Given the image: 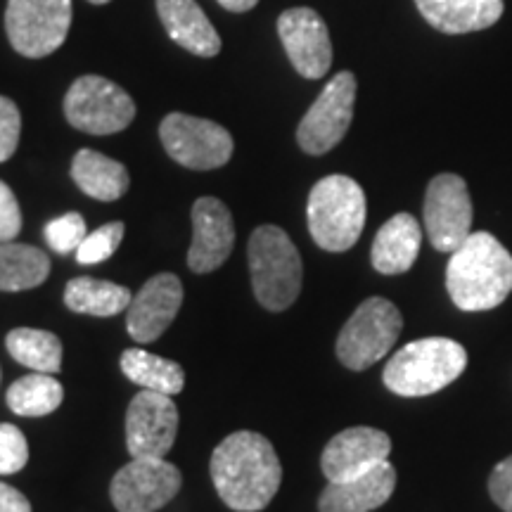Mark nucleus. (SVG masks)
<instances>
[{"label":"nucleus","mask_w":512,"mask_h":512,"mask_svg":"<svg viewBox=\"0 0 512 512\" xmlns=\"http://www.w3.org/2000/svg\"><path fill=\"white\" fill-rule=\"evenodd\" d=\"M420 15L441 34H470L494 27L503 0H415Z\"/></svg>","instance_id":"nucleus-21"},{"label":"nucleus","mask_w":512,"mask_h":512,"mask_svg":"<svg viewBox=\"0 0 512 512\" xmlns=\"http://www.w3.org/2000/svg\"><path fill=\"white\" fill-rule=\"evenodd\" d=\"M88 3H93V5H107V3H110V0H88Z\"/></svg>","instance_id":"nucleus-36"},{"label":"nucleus","mask_w":512,"mask_h":512,"mask_svg":"<svg viewBox=\"0 0 512 512\" xmlns=\"http://www.w3.org/2000/svg\"><path fill=\"white\" fill-rule=\"evenodd\" d=\"M126 226L121 221H112L100 226L98 230L86 235V240L81 242V247L76 249V261L83 266L102 264V261L112 259L114 252H117L121 240H124Z\"/></svg>","instance_id":"nucleus-28"},{"label":"nucleus","mask_w":512,"mask_h":512,"mask_svg":"<svg viewBox=\"0 0 512 512\" xmlns=\"http://www.w3.org/2000/svg\"><path fill=\"white\" fill-rule=\"evenodd\" d=\"M422 228L413 214H396L377 230L370 261L373 268L382 275H401L411 271L420 254Z\"/></svg>","instance_id":"nucleus-20"},{"label":"nucleus","mask_w":512,"mask_h":512,"mask_svg":"<svg viewBox=\"0 0 512 512\" xmlns=\"http://www.w3.org/2000/svg\"><path fill=\"white\" fill-rule=\"evenodd\" d=\"M64 117L91 136H112L136 119V102L105 76H79L64 95Z\"/></svg>","instance_id":"nucleus-7"},{"label":"nucleus","mask_w":512,"mask_h":512,"mask_svg":"<svg viewBox=\"0 0 512 512\" xmlns=\"http://www.w3.org/2000/svg\"><path fill=\"white\" fill-rule=\"evenodd\" d=\"M164 150L185 169H221L233 157V136L221 124L209 119L174 112L159 126Z\"/></svg>","instance_id":"nucleus-9"},{"label":"nucleus","mask_w":512,"mask_h":512,"mask_svg":"<svg viewBox=\"0 0 512 512\" xmlns=\"http://www.w3.org/2000/svg\"><path fill=\"white\" fill-rule=\"evenodd\" d=\"M306 221L313 242L325 252H347L366 226V192L354 178L332 174L311 188Z\"/></svg>","instance_id":"nucleus-4"},{"label":"nucleus","mask_w":512,"mask_h":512,"mask_svg":"<svg viewBox=\"0 0 512 512\" xmlns=\"http://www.w3.org/2000/svg\"><path fill=\"white\" fill-rule=\"evenodd\" d=\"M489 494L505 512H512V456L501 460L489 477Z\"/></svg>","instance_id":"nucleus-33"},{"label":"nucleus","mask_w":512,"mask_h":512,"mask_svg":"<svg viewBox=\"0 0 512 512\" xmlns=\"http://www.w3.org/2000/svg\"><path fill=\"white\" fill-rule=\"evenodd\" d=\"M356 105V76L339 72L320 91L297 128V143L306 155L320 157L347 136Z\"/></svg>","instance_id":"nucleus-10"},{"label":"nucleus","mask_w":512,"mask_h":512,"mask_svg":"<svg viewBox=\"0 0 512 512\" xmlns=\"http://www.w3.org/2000/svg\"><path fill=\"white\" fill-rule=\"evenodd\" d=\"M183 477L164 458H133L110 484V496L119 512H157L181 491Z\"/></svg>","instance_id":"nucleus-12"},{"label":"nucleus","mask_w":512,"mask_h":512,"mask_svg":"<svg viewBox=\"0 0 512 512\" xmlns=\"http://www.w3.org/2000/svg\"><path fill=\"white\" fill-rule=\"evenodd\" d=\"M0 512H31V503L15 486L0 482Z\"/></svg>","instance_id":"nucleus-34"},{"label":"nucleus","mask_w":512,"mask_h":512,"mask_svg":"<svg viewBox=\"0 0 512 512\" xmlns=\"http://www.w3.org/2000/svg\"><path fill=\"white\" fill-rule=\"evenodd\" d=\"M157 15L176 46L197 57L221 53V36L197 0H157Z\"/></svg>","instance_id":"nucleus-19"},{"label":"nucleus","mask_w":512,"mask_h":512,"mask_svg":"<svg viewBox=\"0 0 512 512\" xmlns=\"http://www.w3.org/2000/svg\"><path fill=\"white\" fill-rule=\"evenodd\" d=\"M211 482L230 510L259 512L278 494L283 465L259 432H233L211 453Z\"/></svg>","instance_id":"nucleus-1"},{"label":"nucleus","mask_w":512,"mask_h":512,"mask_svg":"<svg viewBox=\"0 0 512 512\" xmlns=\"http://www.w3.org/2000/svg\"><path fill=\"white\" fill-rule=\"evenodd\" d=\"M5 347L19 366H27L36 373L57 375L62 370V342L55 332L15 328L5 337Z\"/></svg>","instance_id":"nucleus-26"},{"label":"nucleus","mask_w":512,"mask_h":512,"mask_svg":"<svg viewBox=\"0 0 512 512\" xmlns=\"http://www.w3.org/2000/svg\"><path fill=\"white\" fill-rule=\"evenodd\" d=\"M216 3L230 12H247V10H252L259 0H216Z\"/></svg>","instance_id":"nucleus-35"},{"label":"nucleus","mask_w":512,"mask_h":512,"mask_svg":"<svg viewBox=\"0 0 512 512\" xmlns=\"http://www.w3.org/2000/svg\"><path fill=\"white\" fill-rule=\"evenodd\" d=\"M401 328V311L389 299L370 297L339 332L337 358L349 370H368L392 351Z\"/></svg>","instance_id":"nucleus-6"},{"label":"nucleus","mask_w":512,"mask_h":512,"mask_svg":"<svg viewBox=\"0 0 512 512\" xmlns=\"http://www.w3.org/2000/svg\"><path fill=\"white\" fill-rule=\"evenodd\" d=\"M235 247V223L230 209L216 197H200L192 204V245L188 266L195 273H211L228 261Z\"/></svg>","instance_id":"nucleus-16"},{"label":"nucleus","mask_w":512,"mask_h":512,"mask_svg":"<svg viewBox=\"0 0 512 512\" xmlns=\"http://www.w3.org/2000/svg\"><path fill=\"white\" fill-rule=\"evenodd\" d=\"M425 230L437 252L451 254L472 235V200L467 183L456 174H439L427 185Z\"/></svg>","instance_id":"nucleus-11"},{"label":"nucleus","mask_w":512,"mask_h":512,"mask_svg":"<svg viewBox=\"0 0 512 512\" xmlns=\"http://www.w3.org/2000/svg\"><path fill=\"white\" fill-rule=\"evenodd\" d=\"M121 373L133 384H140V389H150V392L176 396L185 387L183 366L145 349H126L121 354Z\"/></svg>","instance_id":"nucleus-25"},{"label":"nucleus","mask_w":512,"mask_h":512,"mask_svg":"<svg viewBox=\"0 0 512 512\" xmlns=\"http://www.w3.org/2000/svg\"><path fill=\"white\" fill-rule=\"evenodd\" d=\"M183 306V283L174 273H159L140 287L126 309L128 335L138 344L159 339Z\"/></svg>","instance_id":"nucleus-15"},{"label":"nucleus","mask_w":512,"mask_h":512,"mask_svg":"<svg viewBox=\"0 0 512 512\" xmlns=\"http://www.w3.org/2000/svg\"><path fill=\"white\" fill-rule=\"evenodd\" d=\"M178 432V408L169 394L140 389L126 411V446L131 458H164Z\"/></svg>","instance_id":"nucleus-13"},{"label":"nucleus","mask_w":512,"mask_h":512,"mask_svg":"<svg viewBox=\"0 0 512 512\" xmlns=\"http://www.w3.org/2000/svg\"><path fill=\"white\" fill-rule=\"evenodd\" d=\"M389 453H392V439L387 432L375 427H349L328 441L320 456V467L330 482H344L373 470L389 458Z\"/></svg>","instance_id":"nucleus-17"},{"label":"nucleus","mask_w":512,"mask_h":512,"mask_svg":"<svg viewBox=\"0 0 512 512\" xmlns=\"http://www.w3.org/2000/svg\"><path fill=\"white\" fill-rule=\"evenodd\" d=\"M19 133H22V114L19 107L5 95H0V164L17 152Z\"/></svg>","instance_id":"nucleus-31"},{"label":"nucleus","mask_w":512,"mask_h":512,"mask_svg":"<svg viewBox=\"0 0 512 512\" xmlns=\"http://www.w3.org/2000/svg\"><path fill=\"white\" fill-rule=\"evenodd\" d=\"M72 178L83 195L100 202L119 200L121 195H126L128 183H131L124 164L105 157L102 152L88 150V147L76 152L72 162Z\"/></svg>","instance_id":"nucleus-22"},{"label":"nucleus","mask_w":512,"mask_h":512,"mask_svg":"<svg viewBox=\"0 0 512 512\" xmlns=\"http://www.w3.org/2000/svg\"><path fill=\"white\" fill-rule=\"evenodd\" d=\"M396 489V470L389 460H382L363 475L330 482L318 501L320 512H370L382 508Z\"/></svg>","instance_id":"nucleus-18"},{"label":"nucleus","mask_w":512,"mask_h":512,"mask_svg":"<svg viewBox=\"0 0 512 512\" xmlns=\"http://www.w3.org/2000/svg\"><path fill=\"white\" fill-rule=\"evenodd\" d=\"M88 228L86 221H83L81 214L76 211H69V214H62L53 219L46 226V242L50 249L57 254H69L81 247V242L86 240Z\"/></svg>","instance_id":"nucleus-29"},{"label":"nucleus","mask_w":512,"mask_h":512,"mask_svg":"<svg viewBox=\"0 0 512 512\" xmlns=\"http://www.w3.org/2000/svg\"><path fill=\"white\" fill-rule=\"evenodd\" d=\"M50 275V259L38 247L0 242V290L24 292L43 285Z\"/></svg>","instance_id":"nucleus-23"},{"label":"nucleus","mask_w":512,"mask_h":512,"mask_svg":"<svg viewBox=\"0 0 512 512\" xmlns=\"http://www.w3.org/2000/svg\"><path fill=\"white\" fill-rule=\"evenodd\" d=\"M254 297L268 311H285L302 292V256L278 226H259L247 245Z\"/></svg>","instance_id":"nucleus-5"},{"label":"nucleus","mask_w":512,"mask_h":512,"mask_svg":"<svg viewBox=\"0 0 512 512\" xmlns=\"http://www.w3.org/2000/svg\"><path fill=\"white\" fill-rule=\"evenodd\" d=\"M465 368L467 351L463 344L446 337H425L396 351L384 366L382 380L389 392L418 399L446 389Z\"/></svg>","instance_id":"nucleus-3"},{"label":"nucleus","mask_w":512,"mask_h":512,"mask_svg":"<svg viewBox=\"0 0 512 512\" xmlns=\"http://www.w3.org/2000/svg\"><path fill=\"white\" fill-rule=\"evenodd\" d=\"M29 463V444L22 430L10 422L0 425V475H17Z\"/></svg>","instance_id":"nucleus-30"},{"label":"nucleus","mask_w":512,"mask_h":512,"mask_svg":"<svg viewBox=\"0 0 512 512\" xmlns=\"http://www.w3.org/2000/svg\"><path fill=\"white\" fill-rule=\"evenodd\" d=\"M22 230V209L8 183L0 181V242H12Z\"/></svg>","instance_id":"nucleus-32"},{"label":"nucleus","mask_w":512,"mask_h":512,"mask_svg":"<svg viewBox=\"0 0 512 512\" xmlns=\"http://www.w3.org/2000/svg\"><path fill=\"white\" fill-rule=\"evenodd\" d=\"M448 297L460 311H489L512 292V254L491 233H472L446 266Z\"/></svg>","instance_id":"nucleus-2"},{"label":"nucleus","mask_w":512,"mask_h":512,"mask_svg":"<svg viewBox=\"0 0 512 512\" xmlns=\"http://www.w3.org/2000/svg\"><path fill=\"white\" fill-rule=\"evenodd\" d=\"M62 399V384L50 373H36V370L12 382L8 394H5L10 411L22 415V418H43V415L55 413Z\"/></svg>","instance_id":"nucleus-27"},{"label":"nucleus","mask_w":512,"mask_h":512,"mask_svg":"<svg viewBox=\"0 0 512 512\" xmlns=\"http://www.w3.org/2000/svg\"><path fill=\"white\" fill-rule=\"evenodd\" d=\"M72 27V0H8L5 31L19 55L41 60L62 46Z\"/></svg>","instance_id":"nucleus-8"},{"label":"nucleus","mask_w":512,"mask_h":512,"mask_svg":"<svg viewBox=\"0 0 512 512\" xmlns=\"http://www.w3.org/2000/svg\"><path fill=\"white\" fill-rule=\"evenodd\" d=\"M278 36L292 67L304 79H320L330 72L332 43L328 24L311 8H290L278 17Z\"/></svg>","instance_id":"nucleus-14"},{"label":"nucleus","mask_w":512,"mask_h":512,"mask_svg":"<svg viewBox=\"0 0 512 512\" xmlns=\"http://www.w3.org/2000/svg\"><path fill=\"white\" fill-rule=\"evenodd\" d=\"M131 292L124 285L110 283V280L95 278H74L64 287V304L69 311L86 313V316H117L131 304Z\"/></svg>","instance_id":"nucleus-24"}]
</instances>
